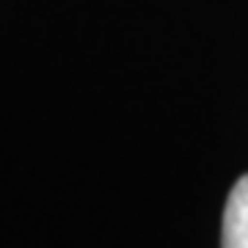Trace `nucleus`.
<instances>
[{"instance_id":"obj_1","label":"nucleus","mask_w":248,"mask_h":248,"mask_svg":"<svg viewBox=\"0 0 248 248\" xmlns=\"http://www.w3.org/2000/svg\"><path fill=\"white\" fill-rule=\"evenodd\" d=\"M221 248H248V174L234 182L226 199Z\"/></svg>"}]
</instances>
